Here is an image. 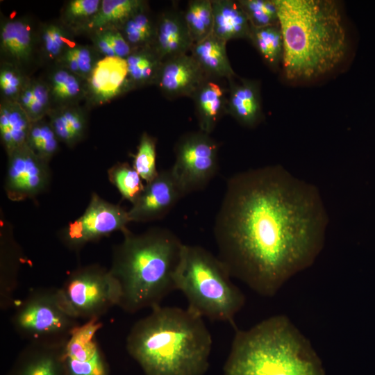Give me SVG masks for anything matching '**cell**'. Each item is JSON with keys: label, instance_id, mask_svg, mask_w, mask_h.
Wrapping results in <instances>:
<instances>
[{"label": "cell", "instance_id": "cell-1", "mask_svg": "<svg viewBox=\"0 0 375 375\" xmlns=\"http://www.w3.org/2000/svg\"><path fill=\"white\" fill-rule=\"evenodd\" d=\"M327 215L310 183L280 165L239 172L227 181L213 233L231 277L272 297L321 252Z\"/></svg>", "mask_w": 375, "mask_h": 375}, {"label": "cell", "instance_id": "cell-2", "mask_svg": "<svg viewBox=\"0 0 375 375\" xmlns=\"http://www.w3.org/2000/svg\"><path fill=\"white\" fill-rule=\"evenodd\" d=\"M203 319L188 308L154 307L131 327L126 351L144 375H204L212 340Z\"/></svg>", "mask_w": 375, "mask_h": 375}, {"label": "cell", "instance_id": "cell-3", "mask_svg": "<svg viewBox=\"0 0 375 375\" xmlns=\"http://www.w3.org/2000/svg\"><path fill=\"white\" fill-rule=\"evenodd\" d=\"M283 39L282 65L289 81H310L335 69L346 56L345 27L332 0H274Z\"/></svg>", "mask_w": 375, "mask_h": 375}, {"label": "cell", "instance_id": "cell-4", "mask_svg": "<svg viewBox=\"0 0 375 375\" xmlns=\"http://www.w3.org/2000/svg\"><path fill=\"white\" fill-rule=\"evenodd\" d=\"M112 249L109 271L121 290L118 306L135 313L160 305L176 290L175 275L184 244L170 230L154 227L135 234L129 229Z\"/></svg>", "mask_w": 375, "mask_h": 375}, {"label": "cell", "instance_id": "cell-5", "mask_svg": "<svg viewBox=\"0 0 375 375\" xmlns=\"http://www.w3.org/2000/svg\"><path fill=\"white\" fill-rule=\"evenodd\" d=\"M223 375H325L310 341L285 315L236 330Z\"/></svg>", "mask_w": 375, "mask_h": 375}, {"label": "cell", "instance_id": "cell-6", "mask_svg": "<svg viewBox=\"0 0 375 375\" xmlns=\"http://www.w3.org/2000/svg\"><path fill=\"white\" fill-rule=\"evenodd\" d=\"M231 278L217 256L200 246L184 244L175 284L190 311L211 321L234 324L246 298Z\"/></svg>", "mask_w": 375, "mask_h": 375}, {"label": "cell", "instance_id": "cell-7", "mask_svg": "<svg viewBox=\"0 0 375 375\" xmlns=\"http://www.w3.org/2000/svg\"><path fill=\"white\" fill-rule=\"evenodd\" d=\"M65 307L58 288L31 292L12 317L15 331L33 343L62 344L80 325Z\"/></svg>", "mask_w": 375, "mask_h": 375}, {"label": "cell", "instance_id": "cell-8", "mask_svg": "<svg viewBox=\"0 0 375 375\" xmlns=\"http://www.w3.org/2000/svg\"><path fill=\"white\" fill-rule=\"evenodd\" d=\"M58 292L68 311L77 319H99L119 305L121 290L109 269L97 264L72 271Z\"/></svg>", "mask_w": 375, "mask_h": 375}, {"label": "cell", "instance_id": "cell-9", "mask_svg": "<svg viewBox=\"0 0 375 375\" xmlns=\"http://www.w3.org/2000/svg\"><path fill=\"white\" fill-rule=\"evenodd\" d=\"M219 146L201 131L183 135L174 146L175 161L171 167L186 195L201 190L216 175Z\"/></svg>", "mask_w": 375, "mask_h": 375}, {"label": "cell", "instance_id": "cell-10", "mask_svg": "<svg viewBox=\"0 0 375 375\" xmlns=\"http://www.w3.org/2000/svg\"><path fill=\"white\" fill-rule=\"evenodd\" d=\"M130 222L128 210L93 192L82 215L60 230L58 238L68 249L79 251L88 243L113 232L124 233Z\"/></svg>", "mask_w": 375, "mask_h": 375}, {"label": "cell", "instance_id": "cell-11", "mask_svg": "<svg viewBox=\"0 0 375 375\" xmlns=\"http://www.w3.org/2000/svg\"><path fill=\"white\" fill-rule=\"evenodd\" d=\"M49 162L37 156L27 145L8 155L4 190L12 201L33 199L49 185Z\"/></svg>", "mask_w": 375, "mask_h": 375}, {"label": "cell", "instance_id": "cell-12", "mask_svg": "<svg viewBox=\"0 0 375 375\" xmlns=\"http://www.w3.org/2000/svg\"><path fill=\"white\" fill-rule=\"evenodd\" d=\"M101 326L99 319H92L73 331L62 349L65 375H110L109 365L97 340Z\"/></svg>", "mask_w": 375, "mask_h": 375}, {"label": "cell", "instance_id": "cell-13", "mask_svg": "<svg viewBox=\"0 0 375 375\" xmlns=\"http://www.w3.org/2000/svg\"><path fill=\"white\" fill-rule=\"evenodd\" d=\"M186 195L172 168L159 171L128 210L131 222L146 223L164 218Z\"/></svg>", "mask_w": 375, "mask_h": 375}, {"label": "cell", "instance_id": "cell-14", "mask_svg": "<svg viewBox=\"0 0 375 375\" xmlns=\"http://www.w3.org/2000/svg\"><path fill=\"white\" fill-rule=\"evenodd\" d=\"M37 30L26 16L1 17V60L14 64L27 73L38 58Z\"/></svg>", "mask_w": 375, "mask_h": 375}, {"label": "cell", "instance_id": "cell-15", "mask_svg": "<svg viewBox=\"0 0 375 375\" xmlns=\"http://www.w3.org/2000/svg\"><path fill=\"white\" fill-rule=\"evenodd\" d=\"M126 58L103 57L86 81L88 108L100 106L130 92Z\"/></svg>", "mask_w": 375, "mask_h": 375}, {"label": "cell", "instance_id": "cell-16", "mask_svg": "<svg viewBox=\"0 0 375 375\" xmlns=\"http://www.w3.org/2000/svg\"><path fill=\"white\" fill-rule=\"evenodd\" d=\"M206 75L188 53L162 62L156 86L169 99L193 96Z\"/></svg>", "mask_w": 375, "mask_h": 375}, {"label": "cell", "instance_id": "cell-17", "mask_svg": "<svg viewBox=\"0 0 375 375\" xmlns=\"http://www.w3.org/2000/svg\"><path fill=\"white\" fill-rule=\"evenodd\" d=\"M228 92L227 79L208 76L203 79L192 97L200 131L210 134L227 114Z\"/></svg>", "mask_w": 375, "mask_h": 375}, {"label": "cell", "instance_id": "cell-18", "mask_svg": "<svg viewBox=\"0 0 375 375\" xmlns=\"http://www.w3.org/2000/svg\"><path fill=\"white\" fill-rule=\"evenodd\" d=\"M65 343L29 342L20 351L7 375H65L62 362Z\"/></svg>", "mask_w": 375, "mask_h": 375}, {"label": "cell", "instance_id": "cell-19", "mask_svg": "<svg viewBox=\"0 0 375 375\" xmlns=\"http://www.w3.org/2000/svg\"><path fill=\"white\" fill-rule=\"evenodd\" d=\"M193 44L183 12L167 11L160 15L152 46L162 61L188 53Z\"/></svg>", "mask_w": 375, "mask_h": 375}, {"label": "cell", "instance_id": "cell-20", "mask_svg": "<svg viewBox=\"0 0 375 375\" xmlns=\"http://www.w3.org/2000/svg\"><path fill=\"white\" fill-rule=\"evenodd\" d=\"M228 81L227 114L244 126L254 127L262 115L258 82L238 75Z\"/></svg>", "mask_w": 375, "mask_h": 375}, {"label": "cell", "instance_id": "cell-21", "mask_svg": "<svg viewBox=\"0 0 375 375\" xmlns=\"http://www.w3.org/2000/svg\"><path fill=\"white\" fill-rule=\"evenodd\" d=\"M75 33L59 19L40 24L37 30L38 58L42 63L52 67L64 53L77 43Z\"/></svg>", "mask_w": 375, "mask_h": 375}, {"label": "cell", "instance_id": "cell-22", "mask_svg": "<svg viewBox=\"0 0 375 375\" xmlns=\"http://www.w3.org/2000/svg\"><path fill=\"white\" fill-rule=\"evenodd\" d=\"M212 34L227 42L233 39H249L251 24L238 1L212 0Z\"/></svg>", "mask_w": 375, "mask_h": 375}, {"label": "cell", "instance_id": "cell-23", "mask_svg": "<svg viewBox=\"0 0 375 375\" xmlns=\"http://www.w3.org/2000/svg\"><path fill=\"white\" fill-rule=\"evenodd\" d=\"M47 117L60 142L69 148L75 147L86 136L88 127L86 107L75 104L53 108Z\"/></svg>", "mask_w": 375, "mask_h": 375}, {"label": "cell", "instance_id": "cell-24", "mask_svg": "<svg viewBox=\"0 0 375 375\" xmlns=\"http://www.w3.org/2000/svg\"><path fill=\"white\" fill-rule=\"evenodd\" d=\"M49 90L51 108L79 104L86 95V80L60 65L49 68L44 78Z\"/></svg>", "mask_w": 375, "mask_h": 375}, {"label": "cell", "instance_id": "cell-25", "mask_svg": "<svg viewBox=\"0 0 375 375\" xmlns=\"http://www.w3.org/2000/svg\"><path fill=\"white\" fill-rule=\"evenodd\" d=\"M190 52L206 76L227 80L237 76L227 56L226 42L214 35L194 43Z\"/></svg>", "mask_w": 375, "mask_h": 375}, {"label": "cell", "instance_id": "cell-26", "mask_svg": "<svg viewBox=\"0 0 375 375\" xmlns=\"http://www.w3.org/2000/svg\"><path fill=\"white\" fill-rule=\"evenodd\" d=\"M31 122L17 102L0 100V138L7 156L26 145Z\"/></svg>", "mask_w": 375, "mask_h": 375}, {"label": "cell", "instance_id": "cell-27", "mask_svg": "<svg viewBox=\"0 0 375 375\" xmlns=\"http://www.w3.org/2000/svg\"><path fill=\"white\" fill-rule=\"evenodd\" d=\"M126 60L131 91L156 85L163 61L153 46L132 49Z\"/></svg>", "mask_w": 375, "mask_h": 375}, {"label": "cell", "instance_id": "cell-28", "mask_svg": "<svg viewBox=\"0 0 375 375\" xmlns=\"http://www.w3.org/2000/svg\"><path fill=\"white\" fill-rule=\"evenodd\" d=\"M1 246L0 306L5 310L14 303L22 258L17 244L9 235L1 236Z\"/></svg>", "mask_w": 375, "mask_h": 375}, {"label": "cell", "instance_id": "cell-29", "mask_svg": "<svg viewBox=\"0 0 375 375\" xmlns=\"http://www.w3.org/2000/svg\"><path fill=\"white\" fill-rule=\"evenodd\" d=\"M147 2L144 0H101L97 13L77 32V35L108 27L118 28Z\"/></svg>", "mask_w": 375, "mask_h": 375}, {"label": "cell", "instance_id": "cell-30", "mask_svg": "<svg viewBox=\"0 0 375 375\" xmlns=\"http://www.w3.org/2000/svg\"><path fill=\"white\" fill-rule=\"evenodd\" d=\"M157 18L151 14L148 3L133 13L117 28L132 49L152 46L156 33Z\"/></svg>", "mask_w": 375, "mask_h": 375}, {"label": "cell", "instance_id": "cell-31", "mask_svg": "<svg viewBox=\"0 0 375 375\" xmlns=\"http://www.w3.org/2000/svg\"><path fill=\"white\" fill-rule=\"evenodd\" d=\"M248 40L271 68L277 69L282 63L283 39L279 24L262 27L251 26Z\"/></svg>", "mask_w": 375, "mask_h": 375}, {"label": "cell", "instance_id": "cell-32", "mask_svg": "<svg viewBox=\"0 0 375 375\" xmlns=\"http://www.w3.org/2000/svg\"><path fill=\"white\" fill-rule=\"evenodd\" d=\"M17 102L31 122L47 117L51 109V101L44 78L30 76Z\"/></svg>", "mask_w": 375, "mask_h": 375}, {"label": "cell", "instance_id": "cell-33", "mask_svg": "<svg viewBox=\"0 0 375 375\" xmlns=\"http://www.w3.org/2000/svg\"><path fill=\"white\" fill-rule=\"evenodd\" d=\"M183 15L194 43L212 34L213 28L212 0L189 1Z\"/></svg>", "mask_w": 375, "mask_h": 375}, {"label": "cell", "instance_id": "cell-34", "mask_svg": "<svg viewBox=\"0 0 375 375\" xmlns=\"http://www.w3.org/2000/svg\"><path fill=\"white\" fill-rule=\"evenodd\" d=\"M60 143L47 117L31 122L26 145L37 156L49 162L58 152Z\"/></svg>", "mask_w": 375, "mask_h": 375}, {"label": "cell", "instance_id": "cell-35", "mask_svg": "<svg viewBox=\"0 0 375 375\" xmlns=\"http://www.w3.org/2000/svg\"><path fill=\"white\" fill-rule=\"evenodd\" d=\"M107 172L109 181L117 189L122 198L132 205L145 186L132 165L127 162H117L110 167Z\"/></svg>", "mask_w": 375, "mask_h": 375}, {"label": "cell", "instance_id": "cell-36", "mask_svg": "<svg viewBox=\"0 0 375 375\" xmlns=\"http://www.w3.org/2000/svg\"><path fill=\"white\" fill-rule=\"evenodd\" d=\"M101 58L92 44H76L64 53L56 65L87 81Z\"/></svg>", "mask_w": 375, "mask_h": 375}, {"label": "cell", "instance_id": "cell-37", "mask_svg": "<svg viewBox=\"0 0 375 375\" xmlns=\"http://www.w3.org/2000/svg\"><path fill=\"white\" fill-rule=\"evenodd\" d=\"M86 35L102 57L126 58L132 51L131 46L116 27L96 30Z\"/></svg>", "mask_w": 375, "mask_h": 375}, {"label": "cell", "instance_id": "cell-38", "mask_svg": "<svg viewBox=\"0 0 375 375\" xmlns=\"http://www.w3.org/2000/svg\"><path fill=\"white\" fill-rule=\"evenodd\" d=\"M101 0H70L62 8L59 19L77 35V32L97 13Z\"/></svg>", "mask_w": 375, "mask_h": 375}, {"label": "cell", "instance_id": "cell-39", "mask_svg": "<svg viewBox=\"0 0 375 375\" xmlns=\"http://www.w3.org/2000/svg\"><path fill=\"white\" fill-rule=\"evenodd\" d=\"M132 166L146 183L152 181L159 173L156 168V139L147 132L140 138Z\"/></svg>", "mask_w": 375, "mask_h": 375}, {"label": "cell", "instance_id": "cell-40", "mask_svg": "<svg viewBox=\"0 0 375 375\" xmlns=\"http://www.w3.org/2000/svg\"><path fill=\"white\" fill-rule=\"evenodd\" d=\"M31 76L18 66L1 60V100L16 101Z\"/></svg>", "mask_w": 375, "mask_h": 375}, {"label": "cell", "instance_id": "cell-41", "mask_svg": "<svg viewBox=\"0 0 375 375\" xmlns=\"http://www.w3.org/2000/svg\"><path fill=\"white\" fill-rule=\"evenodd\" d=\"M251 26L262 27L278 24V10L274 0H239Z\"/></svg>", "mask_w": 375, "mask_h": 375}]
</instances>
